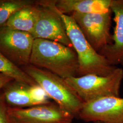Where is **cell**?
<instances>
[{
	"label": "cell",
	"mask_w": 123,
	"mask_h": 123,
	"mask_svg": "<svg viewBox=\"0 0 123 123\" xmlns=\"http://www.w3.org/2000/svg\"><path fill=\"white\" fill-rule=\"evenodd\" d=\"M8 106L28 108L48 103L49 97L38 84L31 85L13 80L2 88Z\"/></svg>",
	"instance_id": "cell-10"
},
{
	"label": "cell",
	"mask_w": 123,
	"mask_h": 123,
	"mask_svg": "<svg viewBox=\"0 0 123 123\" xmlns=\"http://www.w3.org/2000/svg\"><path fill=\"white\" fill-rule=\"evenodd\" d=\"M30 64L63 79L78 77L79 61L74 50L49 40L34 39Z\"/></svg>",
	"instance_id": "cell-1"
},
{
	"label": "cell",
	"mask_w": 123,
	"mask_h": 123,
	"mask_svg": "<svg viewBox=\"0 0 123 123\" xmlns=\"http://www.w3.org/2000/svg\"><path fill=\"white\" fill-rule=\"evenodd\" d=\"M10 123H72L73 115L55 103L28 108L8 107Z\"/></svg>",
	"instance_id": "cell-7"
},
{
	"label": "cell",
	"mask_w": 123,
	"mask_h": 123,
	"mask_svg": "<svg viewBox=\"0 0 123 123\" xmlns=\"http://www.w3.org/2000/svg\"><path fill=\"white\" fill-rule=\"evenodd\" d=\"M123 80V69L117 67L106 76L88 74L65 81L84 103H88L105 97H120Z\"/></svg>",
	"instance_id": "cell-4"
},
{
	"label": "cell",
	"mask_w": 123,
	"mask_h": 123,
	"mask_svg": "<svg viewBox=\"0 0 123 123\" xmlns=\"http://www.w3.org/2000/svg\"><path fill=\"white\" fill-rule=\"evenodd\" d=\"M0 74L13 80L31 85H37L35 81L21 68L16 65L0 52Z\"/></svg>",
	"instance_id": "cell-14"
},
{
	"label": "cell",
	"mask_w": 123,
	"mask_h": 123,
	"mask_svg": "<svg viewBox=\"0 0 123 123\" xmlns=\"http://www.w3.org/2000/svg\"><path fill=\"white\" fill-rule=\"evenodd\" d=\"M101 123V122H93V123Z\"/></svg>",
	"instance_id": "cell-18"
},
{
	"label": "cell",
	"mask_w": 123,
	"mask_h": 123,
	"mask_svg": "<svg viewBox=\"0 0 123 123\" xmlns=\"http://www.w3.org/2000/svg\"><path fill=\"white\" fill-rule=\"evenodd\" d=\"M34 39L29 33L4 26L0 28V52L18 67L27 66Z\"/></svg>",
	"instance_id": "cell-8"
},
{
	"label": "cell",
	"mask_w": 123,
	"mask_h": 123,
	"mask_svg": "<svg viewBox=\"0 0 123 123\" xmlns=\"http://www.w3.org/2000/svg\"><path fill=\"white\" fill-rule=\"evenodd\" d=\"M8 107L3 94L0 95V123H10L8 116Z\"/></svg>",
	"instance_id": "cell-16"
},
{
	"label": "cell",
	"mask_w": 123,
	"mask_h": 123,
	"mask_svg": "<svg viewBox=\"0 0 123 123\" xmlns=\"http://www.w3.org/2000/svg\"><path fill=\"white\" fill-rule=\"evenodd\" d=\"M62 17L78 56V77L88 74L106 76L112 73L117 67L110 64L105 57L92 48L72 16L62 14Z\"/></svg>",
	"instance_id": "cell-2"
},
{
	"label": "cell",
	"mask_w": 123,
	"mask_h": 123,
	"mask_svg": "<svg viewBox=\"0 0 123 123\" xmlns=\"http://www.w3.org/2000/svg\"><path fill=\"white\" fill-rule=\"evenodd\" d=\"M13 80V79L7 76L0 74V89H2L5 86Z\"/></svg>",
	"instance_id": "cell-17"
},
{
	"label": "cell",
	"mask_w": 123,
	"mask_h": 123,
	"mask_svg": "<svg viewBox=\"0 0 123 123\" xmlns=\"http://www.w3.org/2000/svg\"><path fill=\"white\" fill-rule=\"evenodd\" d=\"M44 91L48 97L78 119L84 102L65 79L46 69L31 64L22 68Z\"/></svg>",
	"instance_id": "cell-3"
},
{
	"label": "cell",
	"mask_w": 123,
	"mask_h": 123,
	"mask_svg": "<svg viewBox=\"0 0 123 123\" xmlns=\"http://www.w3.org/2000/svg\"><path fill=\"white\" fill-rule=\"evenodd\" d=\"M78 119L85 122L123 123V98L105 97L85 103Z\"/></svg>",
	"instance_id": "cell-9"
},
{
	"label": "cell",
	"mask_w": 123,
	"mask_h": 123,
	"mask_svg": "<svg viewBox=\"0 0 123 123\" xmlns=\"http://www.w3.org/2000/svg\"><path fill=\"white\" fill-rule=\"evenodd\" d=\"M39 13L31 34L35 39L49 40L73 48L66 30L64 22L56 8L55 0H37Z\"/></svg>",
	"instance_id": "cell-5"
},
{
	"label": "cell",
	"mask_w": 123,
	"mask_h": 123,
	"mask_svg": "<svg viewBox=\"0 0 123 123\" xmlns=\"http://www.w3.org/2000/svg\"><path fill=\"white\" fill-rule=\"evenodd\" d=\"M35 0H0V28L4 26L14 13L23 7L33 4Z\"/></svg>",
	"instance_id": "cell-15"
},
{
	"label": "cell",
	"mask_w": 123,
	"mask_h": 123,
	"mask_svg": "<svg viewBox=\"0 0 123 123\" xmlns=\"http://www.w3.org/2000/svg\"><path fill=\"white\" fill-rule=\"evenodd\" d=\"M110 9L115 23L112 43L99 53L112 65L123 66V0H111Z\"/></svg>",
	"instance_id": "cell-11"
},
{
	"label": "cell",
	"mask_w": 123,
	"mask_h": 123,
	"mask_svg": "<svg viewBox=\"0 0 123 123\" xmlns=\"http://www.w3.org/2000/svg\"><path fill=\"white\" fill-rule=\"evenodd\" d=\"M111 10L103 12L74 13L72 16L84 36L97 52L112 43Z\"/></svg>",
	"instance_id": "cell-6"
},
{
	"label": "cell",
	"mask_w": 123,
	"mask_h": 123,
	"mask_svg": "<svg viewBox=\"0 0 123 123\" xmlns=\"http://www.w3.org/2000/svg\"><path fill=\"white\" fill-rule=\"evenodd\" d=\"M55 4L62 14L71 15L110 11L111 0H55Z\"/></svg>",
	"instance_id": "cell-12"
},
{
	"label": "cell",
	"mask_w": 123,
	"mask_h": 123,
	"mask_svg": "<svg viewBox=\"0 0 123 123\" xmlns=\"http://www.w3.org/2000/svg\"><path fill=\"white\" fill-rule=\"evenodd\" d=\"M39 10L36 0L34 4L24 7L14 13L4 26L31 34L37 21Z\"/></svg>",
	"instance_id": "cell-13"
}]
</instances>
